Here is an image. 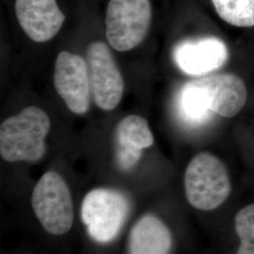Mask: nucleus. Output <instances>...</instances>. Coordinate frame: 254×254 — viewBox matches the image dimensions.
Masks as SVG:
<instances>
[{
  "label": "nucleus",
  "instance_id": "obj_12",
  "mask_svg": "<svg viewBox=\"0 0 254 254\" xmlns=\"http://www.w3.org/2000/svg\"><path fill=\"white\" fill-rule=\"evenodd\" d=\"M172 244L169 228L159 218L146 215L131 230L128 254H169Z\"/></svg>",
  "mask_w": 254,
  "mask_h": 254
},
{
  "label": "nucleus",
  "instance_id": "obj_4",
  "mask_svg": "<svg viewBox=\"0 0 254 254\" xmlns=\"http://www.w3.org/2000/svg\"><path fill=\"white\" fill-rule=\"evenodd\" d=\"M128 212L127 196L114 190L95 189L82 202V221L91 238L99 243H109L118 236Z\"/></svg>",
  "mask_w": 254,
  "mask_h": 254
},
{
  "label": "nucleus",
  "instance_id": "obj_9",
  "mask_svg": "<svg viewBox=\"0 0 254 254\" xmlns=\"http://www.w3.org/2000/svg\"><path fill=\"white\" fill-rule=\"evenodd\" d=\"M15 12L25 33L36 43L54 38L65 21L57 0H16Z\"/></svg>",
  "mask_w": 254,
  "mask_h": 254
},
{
  "label": "nucleus",
  "instance_id": "obj_10",
  "mask_svg": "<svg viewBox=\"0 0 254 254\" xmlns=\"http://www.w3.org/2000/svg\"><path fill=\"white\" fill-rule=\"evenodd\" d=\"M194 81L202 91L209 109L221 117L236 116L246 105L245 83L236 74L217 73Z\"/></svg>",
  "mask_w": 254,
  "mask_h": 254
},
{
  "label": "nucleus",
  "instance_id": "obj_1",
  "mask_svg": "<svg viewBox=\"0 0 254 254\" xmlns=\"http://www.w3.org/2000/svg\"><path fill=\"white\" fill-rule=\"evenodd\" d=\"M46 111L28 107L6 119L0 127V154L8 162H36L46 154V136L50 130Z\"/></svg>",
  "mask_w": 254,
  "mask_h": 254
},
{
  "label": "nucleus",
  "instance_id": "obj_3",
  "mask_svg": "<svg viewBox=\"0 0 254 254\" xmlns=\"http://www.w3.org/2000/svg\"><path fill=\"white\" fill-rule=\"evenodd\" d=\"M35 216L46 232L63 236L73 226L74 213L70 190L56 172H47L38 181L31 197Z\"/></svg>",
  "mask_w": 254,
  "mask_h": 254
},
{
  "label": "nucleus",
  "instance_id": "obj_7",
  "mask_svg": "<svg viewBox=\"0 0 254 254\" xmlns=\"http://www.w3.org/2000/svg\"><path fill=\"white\" fill-rule=\"evenodd\" d=\"M56 91L74 114H85L90 107L91 84L85 60L67 51L61 52L55 64Z\"/></svg>",
  "mask_w": 254,
  "mask_h": 254
},
{
  "label": "nucleus",
  "instance_id": "obj_11",
  "mask_svg": "<svg viewBox=\"0 0 254 254\" xmlns=\"http://www.w3.org/2000/svg\"><path fill=\"white\" fill-rule=\"evenodd\" d=\"M116 162L123 171L132 170L141 158L142 151L154 144V136L145 119L129 115L116 127Z\"/></svg>",
  "mask_w": 254,
  "mask_h": 254
},
{
  "label": "nucleus",
  "instance_id": "obj_6",
  "mask_svg": "<svg viewBox=\"0 0 254 254\" xmlns=\"http://www.w3.org/2000/svg\"><path fill=\"white\" fill-rule=\"evenodd\" d=\"M87 65L94 103L103 110H113L122 100L125 83L109 46L103 42L91 43Z\"/></svg>",
  "mask_w": 254,
  "mask_h": 254
},
{
  "label": "nucleus",
  "instance_id": "obj_5",
  "mask_svg": "<svg viewBox=\"0 0 254 254\" xmlns=\"http://www.w3.org/2000/svg\"><path fill=\"white\" fill-rule=\"evenodd\" d=\"M152 21L150 0H109L106 36L112 48L129 51L145 38Z\"/></svg>",
  "mask_w": 254,
  "mask_h": 254
},
{
  "label": "nucleus",
  "instance_id": "obj_2",
  "mask_svg": "<svg viewBox=\"0 0 254 254\" xmlns=\"http://www.w3.org/2000/svg\"><path fill=\"white\" fill-rule=\"evenodd\" d=\"M184 183L188 201L201 211L218 208L231 192L225 165L210 153H200L191 160L186 170Z\"/></svg>",
  "mask_w": 254,
  "mask_h": 254
},
{
  "label": "nucleus",
  "instance_id": "obj_8",
  "mask_svg": "<svg viewBox=\"0 0 254 254\" xmlns=\"http://www.w3.org/2000/svg\"><path fill=\"white\" fill-rule=\"evenodd\" d=\"M228 58L226 44L215 36L186 40L173 50V59L178 68L190 75L212 73L222 67Z\"/></svg>",
  "mask_w": 254,
  "mask_h": 254
},
{
  "label": "nucleus",
  "instance_id": "obj_13",
  "mask_svg": "<svg viewBox=\"0 0 254 254\" xmlns=\"http://www.w3.org/2000/svg\"><path fill=\"white\" fill-rule=\"evenodd\" d=\"M219 18L237 27H254V0H210Z\"/></svg>",
  "mask_w": 254,
  "mask_h": 254
},
{
  "label": "nucleus",
  "instance_id": "obj_14",
  "mask_svg": "<svg viewBox=\"0 0 254 254\" xmlns=\"http://www.w3.org/2000/svg\"><path fill=\"white\" fill-rule=\"evenodd\" d=\"M179 109L182 115L191 123L199 124L205 121L209 109L202 91L194 80L184 85L179 96Z\"/></svg>",
  "mask_w": 254,
  "mask_h": 254
},
{
  "label": "nucleus",
  "instance_id": "obj_15",
  "mask_svg": "<svg viewBox=\"0 0 254 254\" xmlns=\"http://www.w3.org/2000/svg\"><path fill=\"white\" fill-rule=\"evenodd\" d=\"M235 226L240 238L237 254H254V203L236 214Z\"/></svg>",
  "mask_w": 254,
  "mask_h": 254
}]
</instances>
